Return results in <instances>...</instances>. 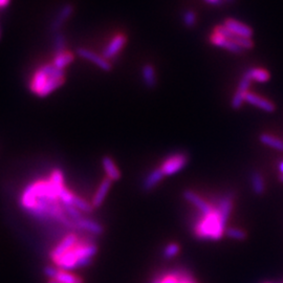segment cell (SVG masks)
I'll list each match as a JSON object with an SVG mask.
<instances>
[{
	"instance_id": "1",
	"label": "cell",
	"mask_w": 283,
	"mask_h": 283,
	"mask_svg": "<svg viewBox=\"0 0 283 283\" xmlns=\"http://www.w3.org/2000/svg\"><path fill=\"white\" fill-rule=\"evenodd\" d=\"M58 192L50 179H41L30 184L23 191L20 203L37 219H56L68 229H77L76 224L65 214L59 202Z\"/></svg>"
},
{
	"instance_id": "2",
	"label": "cell",
	"mask_w": 283,
	"mask_h": 283,
	"mask_svg": "<svg viewBox=\"0 0 283 283\" xmlns=\"http://www.w3.org/2000/svg\"><path fill=\"white\" fill-rule=\"evenodd\" d=\"M64 83V69H59L53 63L39 67L31 78L29 89L38 97L44 98Z\"/></svg>"
},
{
	"instance_id": "3",
	"label": "cell",
	"mask_w": 283,
	"mask_h": 283,
	"mask_svg": "<svg viewBox=\"0 0 283 283\" xmlns=\"http://www.w3.org/2000/svg\"><path fill=\"white\" fill-rule=\"evenodd\" d=\"M225 231L226 226L222 223L216 208L210 214L203 215L194 227L196 237L202 240H219Z\"/></svg>"
},
{
	"instance_id": "4",
	"label": "cell",
	"mask_w": 283,
	"mask_h": 283,
	"mask_svg": "<svg viewBox=\"0 0 283 283\" xmlns=\"http://www.w3.org/2000/svg\"><path fill=\"white\" fill-rule=\"evenodd\" d=\"M151 283H198L193 275L185 269H175L169 273L157 275Z\"/></svg>"
},
{
	"instance_id": "5",
	"label": "cell",
	"mask_w": 283,
	"mask_h": 283,
	"mask_svg": "<svg viewBox=\"0 0 283 283\" xmlns=\"http://www.w3.org/2000/svg\"><path fill=\"white\" fill-rule=\"evenodd\" d=\"M188 163V156L184 153L171 155L162 165V171L165 175H172L182 170Z\"/></svg>"
},
{
	"instance_id": "6",
	"label": "cell",
	"mask_w": 283,
	"mask_h": 283,
	"mask_svg": "<svg viewBox=\"0 0 283 283\" xmlns=\"http://www.w3.org/2000/svg\"><path fill=\"white\" fill-rule=\"evenodd\" d=\"M78 242H79V238L76 234H73V233L67 234L66 236L63 237V239L58 243V245L51 251V253H50L51 259L53 261H55L56 259L61 257L63 254H65L66 252L75 248Z\"/></svg>"
},
{
	"instance_id": "7",
	"label": "cell",
	"mask_w": 283,
	"mask_h": 283,
	"mask_svg": "<svg viewBox=\"0 0 283 283\" xmlns=\"http://www.w3.org/2000/svg\"><path fill=\"white\" fill-rule=\"evenodd\" d=\"M77 54L81 58L92 62L93 64H96L101 69L105 70V72H109V70L112 69V63H110L107 59H105L103 56H100V55L96 54V53L90 51V50L83 49V47H82V49H79L77 51Z\"/></svg>"
},
{
	"instance_id": "8",
	"label": "cell",
	"mask_w": 283,
	"mask_h": 283,
	"mask_svg": "<svg viewBox=\"0 0 283 283\" xmlns=\"http://www.w3.org/2000/svg\"><path fill=\"white\" fill-rule=\"evenodd\" d=\"M224 26L226 28H229L233 34L240 36V37H246V38H252L253 37V28L251 27L245 25L238 20L233 19V18H227L225 20Z\"/></svg>"
},
{
	"instance_id": "9",
	"label": "cell",
	"mask_w": 283,
	"mask_h": 283,
	"mask_svg": "<svg viewBox=\"0 0 283 283\" xmlns=\"http://www.w3.org/2000/svg\"><path fill=\"white\" fill-rule=\"evenodd\" d=\"M183 196L187 201L191 202L193 206L198 208L202 215H208L211 213L212 211L214 210L213 207H212L210 203H208L206 200H203L199 195H198L195 192H193L191 190H186L183 193Z\"/></svg>"
},
{
	"instance_id": "10",
	"label": "cell",
	"mask_w": 283,
	"mask_h": 283,
	"mask_svg": "<svg viewBox=\"0 0 283 283\" xmlns=\"http://www.w3.org/2000/svg\"><path fill=\"white\" fill-rule=\"evenodd\" d=\"M245 99H246V102H248L249 104L253 105V106L261 109V110H264V112H266V113H273V112H275V109H276V107H275V104L273 103V102H271L270 100H267V99H264L260 96H258V94H256L254 92L248 91L246 93Z\"/></svg>"
},
{
	"instance_id": "11",
	"label": "cell",
	"mask_w": 283,
	"mask_h": 283,
	"mask_svg": "<svg viewBox=\"0 0 283 283\" xmlns=\"http://www.w3.org/2000/svg\"><path fill=\"white\" fill-rule=\"evenodd\" d=\"M125 43H126L125 35H122V34L115 35L107 44L105 50L103 51V57L107 60L113 58L114 56H116V54L123 49Z\"/></svg>"
},
{
	"instance_id": "12",
	"label": "cell",
	"mask_w": 283,
	"mask_h": 283,
	"mask_svg": "<svg viewBox=\"0 0 283 283\" xmlns=\"http://www.w3.org/2000/svg\"><path fill=\"white\" fill-rule=\"evenodd\" d=\"M210 41L212 44H214L218 47H222V49H225V50L229 51L231 53H234V54H241L243 52V50L237 43H235L234 41L230 40V39H226V38L220 36V35H217L215 33L211 35Z\"/></svg>"
},
{
	"instance_id": "13",
	"label": "cell",
	"mask_w": 283,
	"mask_h": 283,
	"mask_svg": "<svg viewBox=\"0 0 283 283\" xmlns=\"http://www.w3.org/2000/svg\"><path fill=\"white\" fill-rule=\"evenodd\" d=\"M233 209V196L229 193L226 194L220 198L218 206L216 208L218 214L220 216V219H222V223L226 226L227 223V219L230 217V214Z\"/></svg>"
},
{
	"instance_id": "14",
	"label": "cell",
	"mask_w": 283,
	"mask_h": 283,
	"mask_svg": "<svg viewBox=\"0 0 283 283\" xmlns=\"http://www.w3.org/2000/svg\"><path fill=\"white\" fill-rule=\"evenodd\" d=\"M74 12V6L72 4H65L63 5L61 9L59 10L58 14L56 15V17L53 20L51 25V29L53 31H58L62 28V26L64 25V22L72 16Z\"/></svg>"
},
{
	"instance_id": "15",
	"label": "cell",
	"mask_w": 283,
	"mask_h": 283,
	"mask_svg": "<svg viewBox=\"0 0 283 283\" xmlns=\"http://www.w3.org/2000/svg\"><path fill=\"white\" fill-rule=\"evenodd\" d=\"M112 184H113V180L108 177L102 180V183L100 184L98 190L92 198L91 204L93 206V208H99L101 204L103 203V201L105 200L106 195L109 191V189H110V187H112Z\"/></svg>"
},
{
	"instance_id": "16",
	"label": "cell",
	"mask_w": 283,
	"mask_h": 283,
	"mask_svg": "<svg viewBox=\"0 0 283 283\" xmlns=\"http://www.w3.org/2000/svg\"><path fill=\"white\" fill-rule=\"evenodd\" d=\"M77 229H81L87 231L93 235H102L104 232V227L102 226L99 223L93 222V220L90 219H85L82 218L80 220L76 222Z\"/></svg>"
},
{
	"instance_id": "17",
	"label": "cell",
	"mask_w": 283,
	"mask_h": 283,
	"mask_svg": "<svg viewBox=\"0 0 283 283\" xmlns=\"http://www.w3.org/2000/svg\"><path fill=\"white\" fill-rule=\"evenodd\" d=\"M165 174L161 168L152 170L149 174L145 177L143 182V189L145 191H149L153 189L157 184L161 183V180L164 178Z\"/></svg>"
},
{
	"instance_id": "18",
	"label": "cell",
	"mask_w": 283,
	"mask_h": 283,
	"mask_svg": "<svg viewBox=\"0 0 283 283\" xmlns=\"http://www.w3.org/2000/svg\"><path fill=\"white\" fill-rule=\"evenodd\" d=\"M102 165H103V168L106 172L108 178H110L112 180H119L121 178V172L116 168L115 163L113 162L112 157L104 156L103 159H102Z\"/></svg>"
},
{
	"instance_id": "19",
	"label": "cell",
	"mask_w": 283,
	"mask_h": 283,
	"mask_svg": "<svg viewBox=\"0 0 283 283\" xmlns=\"http://www.w3.org/2000/svg\"><path fill=\"white\" fill-rule=\"evenodd\" d=\"M250 79L251 81H256L259 83H264L270 80L271 75L264 68H259V67H253L248 69L245 73Z\"/></svg>"
},
{
	"instance_id": "20",
	"label": "cell",
	"mask_w": 283,
	"mask_h": 283,
	"mask_svg": "<svg viewBox=\"0 0 283 283\" xmlns=\"http://www.w3.org/2000/svg\"><path fill=\"white\" fill-rule=\"evenodd\" d=\"M142 76H143L144 84L148 88H154L156 86V74L154 67L150 64H145L142 68Z\"/></svg>"
},
{
	"instance_id": "21",
	"label": "cell",
	"mask_w": 283,
	"mask_h": 283,
	"mask_svg": "<svg viewBox=\"0 0 283 283\" xmlns=\"http://www.w3.org/2000/svg\"><path fill=\"white\" fill-rule=\"evenodd\" d=\"M55 280L59 281L60 283H83V280L81 277H79L78 275L70 273L69 271H64L58 269L56 275L53 278Z\"/></svg>"
},
{
	"instance_id": "22",
	"label": "cell",
	"mask_w": 283,
	"mask_h": 283,
	"mask_svg": "<svg viewBox=\"0 0 283 283\" xmlns=\"http://www.w3.org/2000/svg\"><path fill=\"white\" fill-rule=\"evenodd\" d=\"M259 141H260L262 144L275 149V150L283 152V141L277 137L272 136L270 133H262V135L259 137Z\"/></svg>"
},
{
	"instance_id": "23",
	"label": "cell",
	"mask_w": 283,
	"mask_h": 283,
	"mask_svg": "<svg viewBox=\"0 0 283 283\" xmlns=\"http://www.w3.org/2000/svg\"><path fill=\"white\" fill-rule=\"evenodd\" d=\"M74 61V55L67 51L55 55L53 64L59 69H64L67 65Z\"/></svg>"
},
{
	"instance_id": "24",
	"label": "cell",
	"mask_w": 283,
	"mask_h": 283,
	"mask_svg": "<svg viewBox=\"0 0 283 283\" xmlns=\"http://www.w3.org/2000/svg\"><path fill=\"white\" fill-rule=\"evenodd\" d=\"M251 184H252V189H253L255 194L262 195L265 192V183H264V178L261 175V173H259L257 171L252 173Z\"/></svg>"
},
{
	"instance_id": "25",
	"label": "cell",
	"mask_w": 283,
	"mask_h": 283,
	"mask_svg": "<svg viewBox=\"0 0 283 283\" xmlns=\"http://www.w3.org/2000/svg\"><path fill=\"white\" fill-rule=\"evenodd\" d=\"M51 180V183L53 184V186L56 189L58 194L60 192V190L62 188H64V178H63V174L61 170L59 169H55L53 170V172L51 173V176L49 178ZM59 196V195H58Z\"/></svg>"
},
{
	"instance_id": "26",
	"label": "cell",
	"mask_w": 283,
	"mask_h": 283,
	"mask_svg": "<svg viewBox=\"0 0 283 283\" xmlns=\"http://www.w3.org/2000/svg\"><path fill=\"white\" fill-rule=\"evenodd\" d=\"M54 47H55V55L60 54L65 51V38L63 36L60 30L55 31L54 36Z\"/></svg>"
},
{
	"instance_id": "27",
	"label": "cell",
	"mask_w": 283,
	"mask_h": 283,
	"mask_svg": "<svg viewBox=\"0 0 283 283\" xmlns=\"http://www.w3.org/2000/svg\"><path fill=\"white\" fill-rule=\"evenodd\" d=\"M73 206H75L79 211L84 212V213H91L93 210V206L88 201H86L85 199L79 198V196H75Z\"/></svg>"
},
{
	"instance_id": "28",
	"label": "cell",
	"mask_w": 283,
	"mask_h": 283,
	"mask_svg": "<svg viewBox=\"0 0 283 283\" xmlns=\"http://www.w3.org/2000/svg\"><path fill=\"white\" fill-rule=\"evenodd\" d=\"M63 209H64L65 214L67 215V217L69 219H72L74 223L78 222V220L82 219V214H81V211H79L75 206L73 204H62Z\"/></svg>"
},
{
	"instance_id": "29",
	"label": "cell",
	"mask_w": 283,
	"mask_h": 283,
	"mask_svg": "<svg viewBox=\"0 0 283 283\" xmlns=\"http://www.w3.org/2000/svg\"><path fill=\"white\" fill-rule=\"evenodd\" d=\"M225 234L227 237L233 238L235 240H245L247 238V233L245 230L239 229V227H227L225 231Z\"/></svg>"
},
{
	"instance_id": "30",
	"label": "cell",
	"mask_w": 283,
	"mask_h": 283,
	"mask_svg": "<svg viewBox=\"0 0 283 283\" xmlns=\"http://www.w3.org/2000/svg\"><path fill=\"white\" fill-rule=\"evenodd\" d=\"M180 251V247L177 245V243L174 242H171L169 245H167L165 247L164 251H163V257L165 259H167V260H170V259L174 258Z\"/></svg>"
},
{
	"instance_id": "31",
	"label": "cell",
	"mask_w": 283,
	"mask_h": 283,
	"mask_svg": "<svg viewBox=\"0 0 283 283\" xmlns=\"http://www.w3.org/2000/svg\"><path fill=\"white\" fill-rule=\"evenodd\" d=\"M58 195H59V200H60V202L62 204H73L74 198H75V196H76L72 192H70L69 190H67L65 187L61 189Z\"/></svg>"
},
{
	"instance_id": "32",
	"label": "cell",
	"mask_w": 283,
	"mask_h": 283,
	"mask_svg": "<svg viewBox=\"0 0 283 283\" xmlns=\"http://www.w3.org/2000/svg\"><path fill=\"white\" fill-rule=\"evenodd\" d=\"M246 93H243V92H240L238 90H236V92L234 93V96L232 98V101H231V107L233 109H239L241 108L242 104L245 103L246 102Z\"/></svg>"
},
{
	"instance_id": "33",
	"label": "cell",
	"mask_w": 283,
	"mask_h": 283,
	"mask_svg": "<svg viewBox=\"0 0 283 283\" xmlns=\"http://www.w3.org/2000/svg\"><path fill=\"white\" fill-rule=\"evenodd\" d=\"M233 41L235 43H237L242 50H252L254 47V42L252 40V38L236 36Z\"/></svg>"
},
{
	"instance_id": "34",
	"label": "cell",
	"mask_w": 283,
	"mask_h": 283,
	"mask_svg": "<svg viewBox=\"0 0 283 283\" xmlns=\"http://www.w3.org/2000/svg\"><path fill=\"white\" fill-rule=\"evenodd\" d=\"M184 23L188 28L193 27L196 23V14L193 11H187L184 14Z\"/></svg>"
},
{
	"instance_id": "35",
	"label": "cell",
	"mask_w": 283,
	"mask_h": 283,
	"mask_svg": "<svg viewBox=\"0 0 283 283\" xmlns=\"http://www.w3.org/2000/svg\"><path fill=\"white\" fill-rule=\"evenodd\" d=\"M57 271H58V267L49 265L44 269V274L46 275L47 277H49V279H53L55 277V275H56Z\"/></svg>"
},
{
	"instance_id": "36",
	"label": "cell",
	"mask_w": 283,
	"mask_h": 283,
	"mask_svg": "<svg viewBox=\"0 0 283 283\" xmlns=\"http://www.w3.org/2000/svg\"><path fill=\"white\" fill-rule=\"evenodd\" d=\"M10 2H11V0H0V10L6 7L10 4Z\"/></svg>"
},
{
	"instance_id": "37",
	"label": "cell",
	"mask_w": 283,
	"mask_h": 283,
	"mask_svg": "<svg viewBox=\"0 0 283 283\" xmlns=\"http://www.w3.org/2000/svg\"><path fill=\"white\" fill-rule=\"evenodd\" d=\"M204 1L210 4H214V5H219L223 3V0H204Z\"/></svg>"
},
{
	"instance_id": "38",
	"label": "cell",
	"mask_w": 283,
	"mask_h": 283,
	"mask_svg": "<svg viewBox=\"0 0 283 283\" xmlns=\"http://www.w3.org/2000/svg\"><path fill=\"white\" fill-rule=\"evenodd\" d=\"M278 168H279V171H280V173H281V175H283V161H281V162L279 163Z\"/></svg>"
},
{
	"instance_id": "39",
	"label": "cell",
	"mask_w": 283,
	"mask_h": 283,
	"mask_svg": "<svg viewBox=\"0 0 283 283\" xmlns=\"http://www.w3.org/2000/svg\"><path fill=\"white\" fill-rule=\"evenodd\" d=\"M47 283H60V282L57 281V280H55V279H49V281H47Z\"/></svg>"
},
{
	"instance_id": "40",
	"label": "cell",
	"mask_w": 283,
	"mask_h": 283,
	"mask_svg": "<svg viewBox=\"0 0 283 283\" xmlns=\"http://www.w3.org/2000/svg\"><path fill=\"white\" fill-rule=\"evenodd\" d=\"M279 179H280V182H282V183H283V175H280Z\"/></svg>"
},
{
	"instance_id": "41",
	"label": "cell",
	"mask_w": 283,
	"mask_h": 283,
	"mask_svg": "<svg viewBox=\"0 0 283 283\" xmlns=\"http://www.w3.org/2000/svg\"><path fill=\"white\" fill-rule=\"evenodd\" d=\"M226 1H233V0H226Z\"/></svg>"
},
{
	"instance_id": "42",
	"label": "cell",
	"mask_w": 283,
	"mask_h": 283,
	"mask_svg": "<svg viewBox=\"0 0 283 283\" xmlns=\"http://www.w3.org/2000/svg\"><path fill=\"white\" fill-rule=\"evenodd\" d=\"M0 38H1V30H0Z\"/></svg>"
},
{
	"instance_id": "43",
	"label": "cell",
	"mask_w": 283,
	"mask_h": 283,
	"mask_svg": "<svg viewBox=\"0 0 283 283\" xmlns=\"http://www.w3.org/2000/svg\"><path fill=\"white\" fill-rule=\"evenodd\" d=\"M265 283H270V282H265Z\"/></svg>"
}]
</instances>
